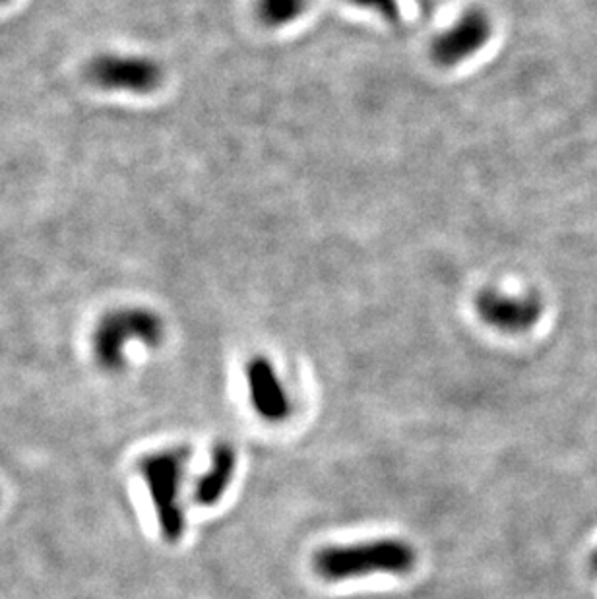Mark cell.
<instances>
[{"label":"cell","instance_id":"cell-1","mask_svg":"<svg viewBox=\"0 0 597 599\" xmlns=\"http://www.w3.org/2000/svg\"><path fill=\"white\" fill-rule=\"evenodd\" d=\"M418 565V551L400 537L327 545L312 553V573L324 583H347L368 576H406Z\"/></svg>","mask_w":597,"mask_h":599},{"label":"cell","instance_id":"cell-2","mask_svg":"<svg viewBox=\"0 0 597 599\" xmlns=\"http://www.w3.org/2000/svg\"><path fill=\"white\" fill-rule=\"evenodd\" d=\"M189 461V446H173L146 454L139 462L140 476L150 492L159 534L167 543H179L187 530L180 489Z\"/></svg>","mask_w":597,"mask_h":599},{"label":"cell","instance_id":"cell-3","mask_svg":"<svg viewBox=\"0 0 597 599\" xmlns=\"http://www.w3.org/2000/svg\"><path fill=\"white\" fill-rule=\"evenodd\" d=\"M164 319L144 307H123L107 312L91 332V354L101 369L117 373L126 365V347L164 344Z\"/></svg>","mask_w":597,"mask_h":599},{"label":"cell","instance_id":"cell-4","mask_svg":"<svg viewBox=\"0 0 597 599\" xmlns=\"http://www.w3.org/2000/svg\"><path fill=\"white\" fill-rule=\"evenodd\" d=\"M86 75L101 90L129 93H150L164 80V70L154 58L117 53L91 58Z\"/></svg>","mask_w":597,"mask_h":599},{"label":"cell","instance_id":"cell-5","mask_svg":"<svg viewBox=\"0 0 597 599\" xmlns=\"http://www.w3.org/2000/svg\"><path fill=\"white\" fill-rule=\"evenodd\" d=\"M245 380L248 402L258 418L270 425L286 423L291 418V396L268 357L256 355L246 363Z\"/></svg>","mask_w":597,"mask_h":599},{"label":"cell","instance_id":"cell-6","mask_svg":"<svg viewBox=\"0 0 597 599\" xmlns=\"http://www.w3.org/2000/svg\"><path fill=\"white\" fill-rule=\"evenodd\" d=\"M475 311L491 329L505 334H522L540 322L543 303L538 296L516 297L497 289H483L475 299Z\"/></svg>","mask_w":597,"mask_h":599},{"label":"cell","instance_id":"cell-7","mask_svg":"<svg viewBox=\"0 0 597 599\" xmlns=\"http://www.w3.org/2000/svg\"><path fill=\"white\" fill-rule=\"evenodd\" d=\"M493 25L483 10H467L451 30L441 33L431 45V57L441 66H456L475 55L491 37Z\"/></svg>","mask_w":597,"mask_h":599},{"label":"cell","instance_id":"cell-8","mask_svg":"<svg viewBox=\"0 0 597 599\" xmlns=\"http://www.w3.org/2000/svg\"><path fill=\"white\" fill-rule=\"evenodd\" d=\"M237 472V452L233 444L218 443L210 454V466L195 484L192 499L198 507H213L225 497Z\"/></svg>","mask_w":597,"mask_h":599},{"label":"cell","instance_id":"cell-9","mask_svg":"<svg viewBox=\"0 0 597 599\" xmlns=\"http://www.w3.org/2000/svg\"><path fill=\"white\" fill-rule=\"evenodd\" d=\"M309 0H258V18L270 27L291 24L303 14Z\"/></svg>","mask_w":597,"mask_h":599},{"label":"cell","instance_id":"cell-10","mask_svg":"<svg viewBox=\"0 0 597 599\" xmlns=\"http://www.w3.org/2000/svg\"><path fill=\"white\" fill-rule=\"evenodd\" d=\"M352 2H355L361 9L377 12L378 16L385 18L386 22H390V24L400 22V7L396 0H352Z\"/></svg>","mask_w":597,"mask_h":599},{"label":"cell","instance_id":"cell-11","mask_svg":"<svg viewBox=\"0 0 597 599\" xmlns=\"http://www.w3.org/2000/svg\"><path fill=\"white\" fill-rule=\"evenodd\" d=\"M589 570L594 573V575H597V550L592 553V557H589Z\"/></svg>","mask_w":597,"mask_h":599},{"label":"cell","instance_id":"cell-12","mask_svg":"<svg viewBox=\"0 0 597 599\" xmlns=\"http://www.w3.org/2000/svg\"><path fill=\"white\" fill-rule=\"evenodd\" d=\"M2 2H7V0H0V4H2Z\"/></svg>","mask_w":597,"mask_h":599}]
</instances>
